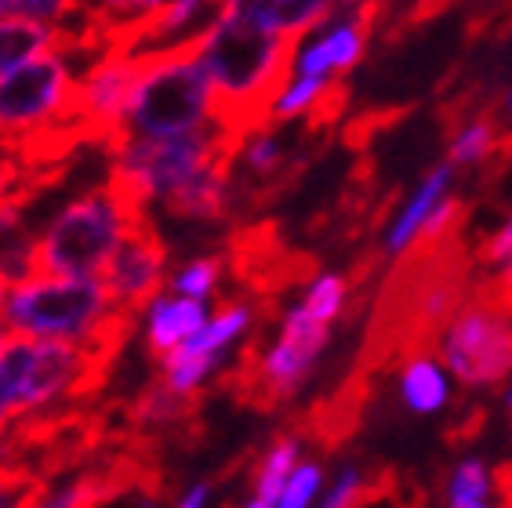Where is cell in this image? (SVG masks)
Wrapping results in <instances>:
<instances>
[{
    "mask_svg": "<svg viewBox=\"0 0 512 508\" xmlns=\"http://www.w3.org/2000/svg\"><path fill=\"white\" fill-rule=\"evenodd\" d=\"M19 11L30 15V19L62 26L66 19H73V15L84 11V0H19Z\"/></svg>",
    "mask_w": 512,
    "mask_h": 508,
    "instance_id": "cell-22",
    "label": "cell"
},
{
    "mask_svg": "<svg viewBox=\"0 0 512 508\" xmlns=\"http://www.w3.org/2000/svg\"><path fill=\"white\" fill-rule=\"evenodd\" d=\"M505 258H512V218H509V225H502V229L476 251V262H483V265H498V262H505Z\"/></svg>",
    "mask_w": 512,
    "mask_h": 508,
    "instance_id": "cell-23",
    "label": "cell"
},
{
    "mask_svg": "<svg viewBox=\"0 0 512 508\" xmlns=\"http://www.w3.org/2000/svg\"><path fill=\"white\" fill-rule=\"evenodd\" d=\"M0 142H4V131H0Z\"/></svg>",
    "mask_w": 512,
    "mask_h": 508,
    "instance_id": "cell-30",
    "label": "cell"
},
{
    "mask_svg": "<svg viewBox=\"0 0 512 508\" xmlns=\"http://www.w3.org/2000/svg\"><path fill=\"white\" fill-rule=\"evenodd\" d=\"M375 15H378V4L367 0V4H360L349 19L338 22L335 30H327L316 44H309L295 59L298 77H331L338 69L356 66L360 55H364V40H367V33H371Z\"/></svg>",
    "mask_w": 512,
    "mask_h": 508,
    "instance_id": "cell-8",
    "label": "cell"
},
{
    "mask_svg": "<svg viewBox=\"0 0 512 508\" xmlns=\"http://www.w3.org/2000/svg\"><path fill=\"white\" fill-rule=\"evenodd\" d=\"M4 338H8V334H4V323H0V342H4Z\"/></svg>",
    "mask_w": 512,
    "mask_h": 508,
    "instance_id": "cell-28",
    "label": "cell"
},
{
    "mask_svg": "<svg viewBox=\"0 0 512 508\" xmlns=\"http://www.w3.org/2000/svg\"><path fill=\"white\" fill-rule=\"evenodd\" d=\"M491 476H487V469H483L480 461H465V465H458L451 476V498H447V505L454 508H480L487 505V494H491Z\"/></svg>",
    "mask_w": 512,
    "mask_h": 508,
    "instance_id": "cell-18",
    "label": "cell"
},
{
    "mask_svg": "<svg viewBox=\"0 0 512 508\" xmlns=\"http://www.w3.org/2000/svg\"><path fill=\"white\" fill-rule=\"evenodd\" d=\"M62 30L55 22H40L30 15H15V19H0V77L11 73L15 66L30 62L40 51H59Z\"/></svg>",
    "mask_w": 512,
    "mask_h": 508,
    "instance_id": "cell-11",
    "label": "cell"
},
{
    "mask_svg": "<svg viewBox=\"0 0 512 508\" xmlns=\"http://www.w3.org/2000/svg\"><path fill=\"white\" fill-rule=\"evenodd\" d=\"M320 465L316 461H302V465H295V472L287 476V487L284 494H280V505L284 508H302L309 505V501L316 498V490H320Z\"/></svg>",
    "mask_w": 512,
    "mask_h": 508,
    "instance_id": "cell-21",
    "label": "cell"
},
{
    "mask_svg": "<svg viewBox=\"0 0 512 508\" xmlns=\"http://www.w3.org/2000/svg\"><path fill=\"white\" fill-rule=\"evenodd\" d=\"M138 211L149 207H128L109 182L69 200L40 236L37 276H99Z\"/></svg>",
    "mask_w": 512,
    "mask_h": 508,
    "instance_id": "cell-3",
    "label": "cell"
},
{
    "mask_svg": "<svg viewBox=\"0 0 512 508\" xmlns=\"http://www.w3.org/2000/svg\"><path fill=\"white\" fill-rule=\"evenodd\" d=\"M298 465V440L295 436H276L273 447L262 454L255 469V490H251V505L269 508L280 505V494L287 487V476L295 472Z\"/></svg>",
    "mask_w": 512,
    "mask_h": 508,
    "instance_id": "cell-13",
    "label": "cell"
},
{
    "mask_svg": "<svg viewBox=\"0 0 512 508\" xmlns=\"http://www.w3.org/2000/svg\"><path fill=\"white\" fill-rule=\"evenodd\" d=\"M251 327V305L244 302H218L215 316L200 327L197 334H189L186 349L193 352H211V356H222V349H226L233 338H240V334Z\"/></svg>",
    "mask_w": 512,
    "mask_h": 508,
    "instance_id": "cell-14",
    "label": "cell"
},
{
    "mask_svg": "<svg viewBox=\"0 0 512 508\" xmlns=\"http://www.w3.org/2000/svg\"><path fill=\"white\" fill-rule=\"evenodd\" d=\"M440 356L462 385H494L512 371V305L487 280L451 316Z\"/></svg>",
    "mask_w": 512,
    "mask_h": 508,
    "instance_id": "cell-4",
    "label": "cell"
},
{
    "mask_svg": "<svg viewBox=\"0 0 512 508\" xmlns=\"http://www.w3.org/2000/svg\"><path fill=\"white\" fill-rule=\"evenodd\" d=\"M113 309L99 276H33L11 287L4 320L11 331L40 338H88Z\"/></svg>",
    "mask_w": 512,
    "mask_h": 508,
    "instance_id": "cell-5",
    "label": "cell"
},
{
    "mask_svg": "<svg viewBox=\"0 0 512 508\" xmlns=\"http://www.w3.org/2000/svg\"><path fill=\"white\" fill-rule=\"evenodd\" d=\"M498 127H494L491 117H476L469 127H462L451 142V164H476V160L494 157L498 149Z\"/></svg>",
    "mask_w": 512,
    "mask_h": 508,
    "instance_id": "cell-16",
    "label": "cell"
},
{
    "mask_svg": "<svg viewBox=\"0 0 512 508\" xmlns=\"http://www.w3.org/2000/svg\"><path fill=\"white\" fill-rule=\"evenodd\" d=\"M229 258L222 254H207V258H197V262H189L186 269H178L171 276V291L175 294H189V298H207V294L215 291L222 273H226Z\"/></svg>",
    "mask_w": 512,
    "mask_h": 508,
    "instance_id": "cell-17",
    "label": "cell"
},
{
    "mask_svg": "<svg viewBox=\"0 0 512 508\" xmlns=\"http://www.w3.org/2000/svg\"><path fill=\"white\" fill-rule=\"evenodd\" d=\"M345 298H349V284H345L342 276H320V280H313V287L306 294V309L316 320L331 323L342 313Z\"/></svg>",
    "mask_w": 512,
    "mask_h": 508,
    "instance_id": "cell-20",
    "label": "cell"
},
{
    "mask_svg": "<svg viewBox=\"0 0 512 508\" xmlns=\"http://www.w3.org/2000/svg\"><path fill=\"white\" fill-rule=\"evenodd\" d=\"M207 30L164 44V48H142V73H138L128 117H124L135 138L182 135V131L211 124L215 88H211L207 66L200 62Z\"/></svg>",
    "mask_w": 512,
    "mask_h": 508,
    "instance_id": "cell-2",
    "label": "cell"
},
{
    "mask_svg": "<svg viewBox=\"0 0 512 508\" xmlns=\"http://www.w3.org/2000/svg\"><path fill=\"white\" fill-rule=\"evenodd\" d=\"M324 88H327V77H298L295 84H287L284 95L276 98V106H273V124L306 117Z\"/></svg>",
    "mask_w": 512,
    "mask_h": 508,
    "instance_id": "cell-19",
    "label": "cell"
},
{
    "mask_svg": "<svg viewBox=\"0 0 512 508\" xmlns=\"http://www.w3.org/2000/svg\"><path fill=\"white\" fill-rule=\"evenodd\" d=\"M77 77L62 51H40L0 77V131L26 135L55 120H73Z\"/></svg>",
    "mask_w": 512,
    "mask_h": 508,
    "instance_id": "cell-6",
    "label": "cell"
},
{
    "mask_svg": "<svg viewBox=\"0 0 512 508\" xmlns=\"http://www.w3.org/2000/svg\"><path fill=\"white\" fill-rule=\"evenodd\" d=\"M164 269H168V244H164L153 215L138 211L120 236L117 251L102 265L99 280L106 284L109 302L142 316L146 305L157 302L160 287H164Z\"/></svg>",
    "mask_w": 512,
    "mask_h": 508,
    "instance_id": "cell-7",
    "label": "cell"
},
{
    "mask_svg": "<svg viewBox=\"0 0 512 508\" xmlns=\"http://www.w3.org/2000/svg\"><path fill=\"white\" fill-rule=\"evenodd\" d=\"M207 323L204 298H189V294H164L149 305L146 323V349L153 360H164L175 345H182L189 334H197Z\"/></svg>",
    "mask_w": 512,
    "mask_h": 508,
    "instance_id": "cell-10",
    "label": "cell"
},
{
    "mask_svg": "<svg viewBox=\"0 0 512 508\" xmlns=\"http://www.w3.org/2000/svg\"><path fill=\"white\" fill-rule=\"evenodd\" d=\"M338 0H222V11L251 22L258 30L269 33H291L306 37L320 22L331 19Z\"/></svg>",
    "mask_w": 512,
    "mask_h": 508,
    "instance_id": "cell-9",
    "label": "cell"
},
{
    "mask_svg": "<svg viewBox=\"0 0 512 508\" xmlns=\"http://www.w3.org/2000/svg\"><path fill=\"white\" fill-rule=\"evenodd\" d=\"M491 483H494V490L502 494V501H512V465H498Z\"/></svg>",
    "mask_w": 512,
    "mask_h": 508,
    "instance_id": "cell-24",
    "label": "cell"
},
{
    "mask_svg": "<svg viewBox=\"0 0 512 508\" xmlns=\"http://www.w3.org/2000/svg\"><path fill=\"white\" fill-rule=\"evenodd\" d=\"M400 392H404V400H407V407H411V411L436 414L447 403V378L433 360L414 356V360H407V367H404Z\"/></svg>",
    "mask_w": 512,
    "mask_h": 508,
    "instance_id": "cell-15",
    "label": "cell"
},
{
    "mask_svg": "<svg viewBox=\"0 0 512 508\" xmlns=\"http://www.w3.org/2000/svg\"><path fill=\"white\" fill-rule=\"evenodd\" d=\"M509 411H512V392H509Z\"/></svg>",
    "mask_w": 512,
    "mask_h": 508,
    "instance_id": "cell-29",
    "label": "cell"
},
{
    "mask_svg": "<svg viewBox=\"0 0 512 508\" xmlns=\"http://www.w3.org/2000/svg\"><path fill=\"white\" fill-rule=\"evenodd\" d=\"M11 11H19V0H0V19L11 15Z\"/></svg>",
    "mask_w": 512,
    "mask_h": 508,
    "instance_id": "cell-27",
    "label": "cell"
},
{
    "mask_svg": "<svg viewBox=\"0 0 512 508\" xmlns=\"http://www.w3.org/2000/svg\"><path fill=\"white\" fill-rule=\"evenodd\" d=\"M447 4H451V0H418V8H414L411 19L422 22V19H429V15H436L440 8H447Z\"/></svg>",
    "mask_w": 512,
    "mask_h": 508,
    "instance_id": "cell-25",
    "label": "cell"
},
{
    "mask_svg": "<svg viewBox=\"0 0 512 508\" xmlns=\"http://www.w3.org/2000/svg\"><path fill=\"white\" fill-rule=\"evenodd\" d=\"M451 175H454V164H440L433 171V175L425 178L422 189L411 196V204L404 207V215H400V222L389 229V236H385V251H407V247L414 244V236L422 233L425 218L433 215L436 204H440V196H444V189L451 186Z\"/></svg>",
    "mask_w": 512,
    "mask_h": 508,
    "instance_id": "cell-12",
    "label": "cell"
},
{
    "mask_svg": "<svg viewBox=\"0 0 512 508\" xmlns=\"http://www.w3.org/2000/svg\"><path fill=\"white\" fill-rule=\"evenodd\" d=\"M207 494H211V483H197V487L189 490L186 498H178V505H186V508H197L207 501Z\"/></svg>",
    "mask_w": 512,
    "mask_h": 508,
    "instance_id": "cell-26",
    "label": "cell"
},
{
    "mask_svg": "<svg viewBox=\"0 0 512 508\" xmlns=\"http://www.w3.org/2000/svg\"><path fill=\"white\" fill-rule=\"evenodd\" d=\"M509 113H512V102H509Z\"/></svg>",
    "mask_w": 512,
    "mask_h": 508,
    "instance_id": "cell-31",
    "label": "cell"
},
{
    "mask_svg": "<svg viewBox=\"0 0 512 508\" xmlns=\"http://www.w3.org/2000/svg\"><path fill=\"white\" fill-rule=\"evenodd\" d=\"M298 40L302 37L258 30L229 11H218L200 48V62L215 88L211 120L240 138L273 124L276 98L295 73Z\"/></svg>",
    "mask_w": 512,
    "mask_h": 508,
    "instance_id": "cell-1",
    "label": "cell"
}]
</instances>
